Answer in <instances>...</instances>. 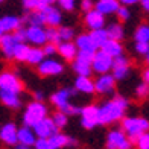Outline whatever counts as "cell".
Returning <instances> with one entry per match:
<instances>
[{"mask_svg": "<svg viewBox=\"0 0 149 149\" xmlns=\"http://www.w3.org/2000/svg\"><path fill=\"white\" fill-rule=\"evenodd\" d=\"M128 107V100L123 97H114L110 102L104 104L99 108V123L108 125V123H114V122L120 120L123 117V113Z\"/></svg>", "mask_w": 149, "mask_h": 149, "instance_id": "1", "label": "cell"}, {"mask_svg": "<svg viewBox=\"0 0 149 149\" xmlns=\"http://www.w3.org/2000/svg\"><path fill=\"white\" fill-rule=\"evenodd\" d=\"M122 126H123V131L126 134V137L130 139V141L134 145L135 139H137L140 134H143L149 130V120L141 119V117H128V119H123Z\"/></svg>", "mask_w": 149, "mask_h": 149, "instance_id": "2", "label": "cell"}, {"mask_svg": "<svg viewBox=\"0 0 149 149\" xmlns=\"http://www.w3.org/2000/svg\"><path fill=\"white\" fill-rule=\"evenodd\" d=\"M44 117H47V108H46V105H43L41 102H32V104L28 105L26 113L23 116L24 126H33L37 122H40Z\"/></svg>", "mask_w": 149, "mask_h": 149, "instance_id": "3", "label": "cell"}, {"mask_svg": "<svg viewBox=\"0 0 149 149\" xmlns=\"http://www.w3.org/2000/svg\"><path fill=\"white\" fill-rule=\"evenodd\" d=\"M0 90L5 91H11V93H20L23 90V84L18 79V76L14 72H2L0 73Z\"/></svg>", "mask_w": 149, "mask_h": 149, "instance_id": "4", "label": "cell"}, {"mask_svg": "<svg viewBox=\"0 0 149 149\" xmlns=\"http://www.w3.org/2000/svg\"><path fill=\"white\" fill-rule=\"evenodd\" d=\"M91 59H93V53L79 50L76 58H74V63H73V70L79 76H90L91 74Z\"/></svg>", "mask_w": 149, "mask_h": 149, "instance_id": "5", "label": "cell"}, {"mask_svg": "<svg viewBox=\"0 0 149 149\" xmlns=\"http://www.w3.org/2000/svg\"><path fill=\"white\" fill-rule=\"evenodd\" d=\"M113 69V58L110 55H107L105 52L99 50L93 53V59H91V70L97 72L100 74H105Z\"/></svg>", "mask_w": 149, "mask_h": 149, "instance_id": "6", "label": "cell"}, {"mask_svg": "<svg viewBox=\"0 0 149 149\" xmlns=\"http://www.w3.org/2000/svg\"><path fill=\"white\" fill-rule=\"evenodd\" d=\"M132 143L123 131H111L107 135V149H131Z\"/></svg>", "mask_w": 149, "mask_h": 149, "instance_id": "7", "label": "cell"}, {"mask_svg": "<svg viewBox=\"0 0 149 149\" xmlns=\"http://www.w3.org/2000/svg\"><path fill=\"white\" fill-rule=\"evenodd\" d=\"M33 132L35 135H38V139H50L53 134L58 132V128L53 125L52 119L44 117L33 125Z\"/></svg>", "mask_w": 149, "mask_h": 149, "instance_id": "8", "label": "cell"}, {"mask_svg": "<svg viewBox=\"0 0 149 149\" xmlns=\"http://www.w3.org/2000/svg\"><path fill=\"white\" fill-rule=\"evenodd\" d=\"M82 116V126L87 130H91L99 123V108L94 105H88L79 111Z\"/></svg>", "mask_w": 149, "mask_h": 149, "instance_id": "9", "label": "cell"}, {"mask_svg": "<svg viewBox=\"0 0 149 149\" xmlns=\"http://www.w3.org/2000/svg\"><path fill=\"white\" fill-rule=\"evenodd\" d=\"M64 70L63 64L56 59H43L38 64V72L43 76H53V74H59Z\"/></svg>", "mask_w": 149, "mask_h": 149, "instance_id": "10", "label": "cell"}, {"mask_svg": "<svg viewBox=\"0 0 149 149\" xmlns=\"http://www.w3.org/2000/svg\"><path fill=\"white\" fill-rule=\"evenodd\" d=\"M130 73V61L125 56L113 58V78L114 79H123Z\"/></svg>", "mask_w": 149, "mask_h": 149, "instance_id": "11", "label": "cell"}, {"mask_svg": "<svg viewBox=\"0 0 149 149\" xmlns=\"http://www.w3.org/2000/svg\"><path fill=\"white\" fill-rule=\"evenodd\" d=\"M26 40L35 46H44L47 43L46 31L43 29V26H29L26 29Z\"/></svg>", "mask_w": 149, "mask_h": 149, "instance_id": "12", "label": "cell"}, {"mask_svg": "<svg viewBox=\"0 0 149 149\" xmlns=\"http://www.w3.org/2000/svg\"><path fill=\"white\" fill-rule=\"evenodd\" d=\"M114 79L113 74H102V76H99L97 81L94 82V91H97L99 94H110L113 93L114 90Z\"/></svg>", "mask_w": 149, "mask_h": 149, "instance_id": "13", "label": "cell"}, {"mask_svg": "<svg viewBox=\"0 0 149 149\" xmlns=\"http://www.w3.org/2000/svg\"><path fill=\"white\" fill-rule=\"evenodd\" d=\"M85 24L88 26L91 31H96V29H104V24H105V17L100 14L99 11L96 9H91L85 14Z\"/></svg>", "mask_w": 149, "mask_h": 149, "instance_id": "14", "label": "cell"}, {"mask_svg": "<svg viewBox=\"0 0 149 149\" xmlns=\"http://www.w3.org/2000/svg\"><path fill=\"white\" fill-rule=\"evenodd\" d=\"M0 140L6 145H17V126L14 123H6L0 128Z\"/></svg>", "mask_w": 149, "mask_h": 149, "instance_id": "15", "label": "cell"}, {"mask_svg": "<svg viewBox=\"0 0 149 149\" xmlns=\"http://www.w3.org/2000/svg\"><path fill=\"white\" fill-rule=\"evenodd\" d=\"M74 93H76V90H70V88H67V90H59L58 93H55L52 96V102L55 107L59 108V111H63L64 108L69 105L70 102V97L74 96Z\"/></svg>", "mask_w": 149, "mask_h": 149, "instance_id": "16", "label": "cell"}, {"mask_svg": "<svg viewBox=\"0 0 149 149\" xmlns=\"http://www.w3.org/2000/svg\"><path fill=\"white\" fill-rule=\"evenodd\" d=\"M15 46H17V41L12 37V33H3L0 37V47H2V52L6 58H12Z\"/></svg>", "mask_w": 149, "mask_h": 149, "instance_id": "17", "label": "cell"}, {"mask_svg": "<svg viewBox=\"0 0 149 149\" xmlns=\"http://www.w3.org/2000/svg\"><path fill=\"white\" fill-rule=\"evenodd\" d=\"M37 140V135L31 130V126H23L17 130V141L20 145H26V146H32Z\"/></svg>", "mask_w": 149, "mask_h": 149, "instance_id": "18", "label": "cell"}, {"mask_svg": "<svg viewBox=\"0 0 149 149\" xmlns=\"http://www.w3.org/2000/svg\"><path fill=\"white\" fill-rule=\"evenodd\" d=\"M76 49L81 50V52H90V53H94L96 52V46H94L93 40L90 37V33H82L76 38Z\"/></svg>", "mask_w": 149, "mask_h": 149, "instance_id": "19", "label": "cell"}, {"mask_svg": "<svg viewBox=\"0 0 149 149\" xmlns=\"http://www.w3.org/2000/svg\"><path fill=\"white\" fill-rule=\"evenodd\" d=\"M44 14V22L50 26V28H56V26L61 23V12L53 8V6H47V8L43 9Z\"/></svg>", "mask_w": 149, "mask_h": 149, "instance_id": "20", "label": "cell"}, {"mask_svg": "<svg viewBox=\"0 0 149 149\" xmlns=\"http://www.w3.org/2000/svg\"><path fill=\"white\" fill-rule=\"evenodd\" d=\"M56 50L59 52V55H61V56L65 58V59H69V61H73L74 58H76V55H78L76 46H74L73 43H70V41L59 43L58 47H56Z\"/></svg>", "mask_w": 149, "mask_h": 149, "instance_id": "21", "label": "cell"}, {"mask_svg": "<svg viewBox=\"0 0 149 149\" xmlns=\"http://www.w3.org/2000/svg\"><path fill=\"white\" fill-rule=\"evenodd\" d=\"M100 50L105 52L107 55H110L111 58H116V56H120L122 52H123V47H122V44L119 41H114V40H110L108 38L105 44L100 47Z\"/></svg>", "mask_w": 149, "mask_h": 149, "instance_id": "22", "label": "cell"}, {"mask_svg": "<svg viewBox=\"0 0 149 149\" xmlns=\"http://www.w3.org/2000/svg\"><path fill=\"white\" fill-rule=\"evenodd\" d=\"M119 2L117 0H99L96 5V11H99L102 15L107 14H114L119 9Z\"/></svg>", "mask_w": 149, "mask_h": 149, "instance_id": "23", "label": "cell"}, {"mask_svg": "<svg viewBox=\"0 0 149 149\" xmlns=\"http://www.w3.org/2000/svg\"><path fill=\"white\" fill-rule=\"evenodd\" d=\"M0 100H2L3 105L9 107V108H18L22 105L17 93H11V91H5V90H0Z\"/></svg>", "mask_w": 149, "mask_h": 149, "instance_id": "24", "label": "cell"}, {"mask_svg": "<svg viewBox=\"0 0 149 149\" xmlns=\"http://www.w3.org/2000/svg\"><path fill=\"white\" fill-rule=\"evenodd\" d=\"M74 88L78 91H82V93H87L90 94L94 91V82L90 79V76H79L74 81Z\"/></svg>", "mask_w": 149, "mask_h": 149, "instance_id": "25", "label": "cell"}, {"mask_svg": "<svg viewBox=\"0 0 149 149\" xmlns=\"http://www.w3.org/2000/svg\"><path fill=\"white\" fill-rule=\"evenodd\" d=\"M49 140H50L52 146L55 148V149L64 148V146H70V145H76V141H74L73 139L67 137V135H64V134H59V132L53 134V135H52V137H50Z\"/></svg>", "mask_w": 149, "mask_h": 149, "instance_id": "26", "label": "cell"}, {"mask_svg": "<svg viewBox=\"0 0 149 149\" xmlns=\"http://www.w3.org/2000/svg\"><path fill=\"white\" fill-rule=\"evenodd\" d=\"M0 23H2V28H3V32H14L20 28V24H22V22H20L18 17H14V15H6L3 18H0Z\"/></svg>", "mask_w": 149, "mask_h": 149, "instance_id": "27", "label": "cell"}, {"mask_svg": "<svg viewBox=\"0 0 149 149\" xmlns=\"http://www.w3.org/2000/svg\"><path fill=\"white\" fill-rule=\"evenodd\" d=\"M90 37L93 40L94 46H96V49H97V47H102L105 44V41L108 40V35H107V31L105 29H96V31H93L90 33Z\"/></svg>", "mask_w": 149, "mask_h": 149, "instance_id": "28", "label": "cell"}, {"mask_svg": "<svg viewBox=\"0 0 149 149\" xmlns=\"http://www.w3.org/2000/svg\"><path fill=\"white\" fill-rule=\"evenodd\" d=\"M107 35L110 40H114V41H120L123 38V28L120 24H110L107 29Z\"/></svg>", "mask_w": 149, "mask_h": 149, "instance_id": "29", "label": "cell"}, {"mask_svg": "<svg viewBox=\"0 0 149 149\" xmlns=\"http://www.w3.org/2000/svg\"><path fill=\"white\" fill-rule=\"evenodd\" d=\"M43 59H44V53H43V50L40 49V47H32V49H29L28 58H26L28 63H31V64H40Z\"/></svg>", "mask_w": 149, "mask_h": 149, "instance_id": "30", "label": "cell"}, {"mask_svg": "<svg viewBox=\"0 0 149 149\" xmlns=\"http://www.w3.org/2000/svg\"><path fill=\"white\" fill-rule=\"evenodd\" d=\"M29 49H31V47L26 44V43H17L15 49H14V55H12V58H15L17 61H26Z\"/></svg>", "mask_w": 149, "mask_h": 149, "instance_id": "31", "label": "cell"}, {"mask_svg": "<svg viewBox=\"0 0 149 149\" xmlns=\"http://www.w3.org/2000/svg\"><path fill=\"white\" fill-rule=\"evenodd\" d=\"M134 38L137 43H149V26L148 24H140L137 31L134 33Z\"/></svg>", "mask_w": 149, "mask_h": 149, "instance_id": "32", "label": "cell"}, {"mask_svg": "<svg viewBox=\"0 0 149 149\" xmlns=\"http://www.w3.org/2000/svg\"><path fill=\"white\" fill-rule=\"evenodd\" d=\"M28 22L31 23V26H43V24L46 23V22H44L43 11H33L32 14H29Z\"/></svg>", "mask_w": 149, "mask_h": 149, "instance_id": "33", "label": "cell"}, {"mask_svg": "<svg viewBox=\"0 0 149 149\" xmlns=\"http://www.w3.org/2000/svg\"><path fill=\"white\" fill-rule=\"evenodd\" d=\"M135 145L139 149H149V132H143L135 139Z\"/></svg>", "mask_w": 149, "mask_h": 149, "instance_id": "34", "label": "cell"}, {"mask_svg": "<svg viewBox=\"0 0 149 149\" xmlns=\"http://www.w3.org/2000/svg\"><path fill=\"white\" fill-rule=\"evenodd\" d=\"M52 122H53V125H55L56 128H63V126H65V123H67V116H65L64 113L58 111V113L53 114Z\"/></svg>", "mask_w": 149, "mask_h": 149, "instance_id": "35", "label": "cell"}, {"mask_svg": "<svg viewBox=\"0 0 149 149\" xmlns=\"http://www.w3.org/2000/svg\"><path fill=\"white\" fill-rule=\"evenodd\" d=\"M58 35H59L61 41H70L74 33H73V29H70V28H59L58 29Z\"/></svg>", "mask_w": 149, "mask_h": 149, "instance_id": "36", "label": "cell"}, {"mask_svg": "<svg viewBox=\"0 0 149 149\" xmlns=\"http://www.w3.org/2000/svg\"><path fill=\"white\" fill-rule=\"evenodd\" d=\"M46 38H47V41H50V43H53V44L61 43L59 35H58V29H53V28H50V29L46 31Z\"/></svg>", "mask_w": 149, "mask_h": 149, "instance_id": "37", "label": "cell"}, {"mask_svg": "<svg viewBox=\"0 0 149 149\" xmlns=\"http://www.w3.org/2000/svg\"><path fill=\"white\" fill-rule=\"evenodd\" d=\"M33 146H35V149H55L52 146L49 139H38V140H35Z\"/></svg>", "mask_w": 149, "mask_h": 149, "instance_id": "38", "label": "cell"}, {"mask_svg": "<svg viewBox=\"0 0 149 149\" xmlns=\"http://www.w3.org/2000/svg\"><path fill=\"white\" fill-rule=\"evenodd\" d=\"M137 96L140 99H145V97L149 96V85L148 84H140L137 87Z\"/></svg>", "mask_w": 149, "mask_h": 149, "instance_id": "39", "label": "cell"}, {"mask_svg": "<svg viewBox=\"0 0 149 149\" xmlns=\"http://www.w3.org/2000/svg\"><path fill=\"white\" fill-rule=\"evenodd\" d=\"M12 37H14V40H15L17 43H24V41H26V31L18 28L17 31H14Z\"/></svg>", "mask_w": 149, "mask_h": 149, "instance_id": "40", "label": "cell"}, {"mask_svg": "<svg viewBox=\"0 0 149 149\" xmlns=\"http://www.w3.org/2000/svg\"><path fill=\"white\" fill-rule=\"evenodd\" d=\"M41 50H43L44 55L50 56V55H53V53L56 52V44H53V43H46V44H44V47H43Z\"/></svg>", "mask_w": 149, "mask_h": 149, "instance_id": "41", "label": "cell"}, {"mask_svg": "<svg viewBox=\"0 0 149 149\" xmlns=\"http://www.w3.org/2000/svg\"><path fill=\"white\" fill-rule=\"evenodd\" d=\"M116 12H117L119 18H120V20H123V22L130 18V9H128L126 6H119V9H117Z\"/></svg>", "mask_w": 149, "mask_h": 149, "instance_id": "42", "label": "cell"}, {"mask_svg": "<svg viewBox=\"0 0 149 149\" xmlns=\"http://www.w3.org/2000/svg\"><path fill=\"white\" fill-rule=\"evenodd\" d=\"M58 3L65 11H72L74 8V0H58Z\"/></svg>", "mask_w": 149, "mask_h": 149, "instance_id": "43", "label": "cell"}, {"mask_svg": "<svg viewBox=\"0 0 149 149\" xmlns=\"http://www.w3.org/2000/svg\"><path fill=\"white\" fill-rule=\"evenodd\" d=\"M53 2H56V0H37V9L35 11H43L44 8L50 6Z\"/></svg>", "mask_w": 149, "mask_h": 149, "instance_id": "44", "label": "cell"}, {"mask_svg": "<svg viewBox=\"0 0 149 149\" xmlns=\"http://www.w3.org/2000/svg\"><path fill=\"white\" fill-rule=\"evenodd\" d=\"M135 50L141 53V55H146L149 52V43H137L135 44Z\"/></svg>", "mask_w": 149, "mask_h": 149, "instance_id": "45", "label": "cell"}, {"mask_svg": "<svg viewBox=\"0 0 149 149\" xmlns=\"http://www.w3.org/2000/svg\"><path fill=\"white\" fill-rule=\"evenodd\" d=\"M79 111H81V110H79L78 107H73V105H70V104H69V105H67V107L64 108V110L61 111V113H64L65 116H69V114H78Z\"/></svg>", "mask_w": 149, "mask_h": 149, "instance_id": "46", "label": "cell"}, {"mask_svg": "<svg viewBox=\"0 0 149 149\" xmlns=\"http://www.w3.org/2000/svg\"><path fill=\"white\" fill-rule=\"evenodd\" d=\"M91 9H93V2L91 0H82V11L88 12Z\"/></svg>", "mask_w": 149, "mask_h": 149, "instance_id": "47", "label": "cell"}, {"mask_svg": "<svg viewBox=\"0 0 149 149\" xmlns=\"http://www.w3.org/2000/svg\"><path fill=\"white\" fill-rule=\"evenodd\" d=\"M122 3H123V6H128V5H135L137 2H140V0H120Z\"/></svg>", "mask_w": 149, "mask_h": 149, "instance_id": "48", "label": "cell"}, {"mask_svg": "<svg viewBox=\"0 0 149 149\" xmlns=\"http://www.w3.org/2000/svg\"><path fill=\"white\" fill-rule=\"evenodd\" d=\"M143 79H145V84H148V85H149V67L143 72Z\"/></svg>", "mask_w": 149, "mask_h": 149, "instance_id": "49", "label": "cell"}, {"mask_svg": "<svg viewBox=\"0 0 149 149\" xmlns=\"http://www.w3.org/2000/svg\"><path fill=\"white\" fill-rule=\"evenodd\" d=\"M141 2V6H143V9L149 12V0H140Z\"/></svg>", "mask_w": 149, "mask_h": 149, "instance_id": "50", "label": "cell"}, {"mask_svg": "<svg viewBox=\"0 0 149 149\" xmlns=\"http://www.w3.org/2000/svg\"><path fill=\"white\" fill-rule=\"evenodd\" d=\"M43 93H40V91H37L35 93V100H37V102H41V100H43Z\"/></svg>", "mask_w": 149, "mask_h": 149, "instance_id": "51", "label": "cell"}, {"mask_svg": "<svg viewBox=\"0 0 149 149\" xmlns=\"http://www.w3.org/2000/svg\"><path fill=\"white\" fill-rule=\"evenodd\" d=\"M15 149H31V146H26V145H20L17 143V148Z\"/></svg>", "mask_w": 149, "mask_h": 149, "instance_id": "52", "label": "cell"}, {"mask_svg": "<svg viewBox=\"0 0 149 149\" xmlns=\"http://www.w3.org/2000/svg\"><path fill=\"white\" fill-rule=\"evenodd\" d=\"M3 33H5V32H3V28H2V23H0V37H2Z\"/></svg>", "mask_w": 149, "mask_h": 149, "instance_id": "53", "label": "cell"}, {"mask_svg": "<svg viewBox=\"0 0 149 149\" xmlns=\"http://www.w3.org/2000/svg\"><path fill=\"white\" fill-rule=\"evenodd\" d=\"M146 61H148V64H149V52L146 53Z\"/></svg>", "mask_w": 149, "mask_h": 149, "instance_id": "54", "label": "cell"}, {"mask_svg": "<svg viewBox=\"0 0 149 149\" xmlns=\"http://www.w3.org/2000/svg\"><path fill=\"white\" fill-rule=\"evenodd\" d=\"M2 2H3V0H0V3H2Z\"/></svg>", "mask_w": 149, "mask_h": 149, "instance_id": "55", "label": "cell"}, {"mask_svg": "<svg viewBox=\"0 0 149 149\" xmlns=\"http://www.w3.org/2000/svg\"><path fill=\"white\" fill-rule=\"evenodd\" d=\"M23 2H24V0H23Z\"/></svg>", "mask_w": 149, "mask_h": 149, "instance_id": "56", "label": "cell"}]
</instances>
